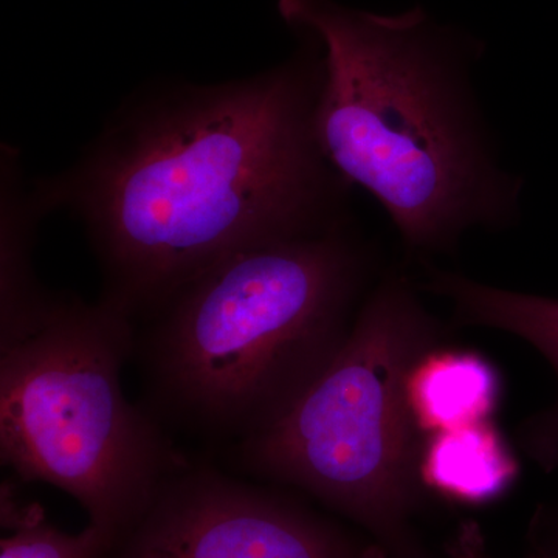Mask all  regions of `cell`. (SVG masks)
Segmentation results:
<instances>
[{"instance_id":"cell-1","label":"cell","mask_w":558,"mask_h":558,"mask_svg":"<svg viewBox=\"0 0 558 558\" xmlns=\"http://www.w3.org/2000/svg\"><path fill=\"white\" fill-rule=\"evenodd\" d=\"M220 83L163 80L121 100L100 132L32 196L78 219L102 275V303L148 318L234 253L347 218L351 186L319 149L322 50Z\"/></svg>"},{"instance_id":"cell-2","label":"cell","mask_w":558,"mask_h":558,"mask_svg":"<svg viewBox=\"0 0 558 558\" xmlns=\"http://www.w3.org/2000/svg\"><path fill=\"white\" fill-rule=\"evenodd\" d=\"M278 13L322 50L323 156L379 202L407 248L444 252L470 230L515 220L521 182L502 168L470 83L478 40L421 7L388 16L278 0Z\"/></svg>"},{"instance_id":"cell-3","label":"cell","mask_w":558,"mask_h":558,"mask_svg":"<svg viewBox=\"0 0 558 558\" xmlns=\"http://www.w3.org/2000/svg\"><path fill=\"white\" fill-rule=\"evenodd\" d=\"M369 277L347 218L209 267L137 333L149 413L238 444L271 427L339 354Z\"/></svg>"},{"instance_id":"cell-4","label":"cell","mask_w":558,"mask_h":558,"mask_svg":"<svg viewBox=\"0 0 558 558\" xmlns=\"http://www.w3.org/2000/svg\"><path fill=\"white\" fill-rule=\"evenodd\" d=\"M442 339L409 279H381L328 369L271 427L238 444L242 468L317 498L391 558H427L413 527L425 438L411 417L407 381Z\"/></svg>"},{"instance_id":"cell-5","label":"cell","mask_w":558,"mask_h":558,"mask_svg":"<svg viewBox=\"0 0 558 558\" xmlns=\"http://www.w3.org/2000/svg\"><path fill=\"white\" fill-rule=\"evenodd\" d=\"M135 343L126 315L62 295L38 332L0 351L3 464L75 498L116 545L189 468L159 418L124 396Z\"/></svg>"},{"instance_id":"cell-6","label":"cell","mask_w":558,"mask_h":558,"mask_svg":"<svg viewBox=\"0 0 558 558\" xmlns=\"http://www.w3.org/2000/svg\"><path fill=\"white\" fill-rule=\"evenodd\" d=\"M363 545L290 498L189 465L109 558H355Z\"/></svg>"},{"instance_id":"cell-7","label":"cell","mask_w":558,"mask_h":558,"mask_svg":"<svg viewBox=\"0 0 558 558\" xmlns=\"http://www.w3.org/2000/svg\"><path fill=\"white\" fill-rule=\"evenodd\" d=\"M425 289L453 304L459 322L512 333L549 363L558 385V300L484 284L464 275L428 270ZM521 449L545 472L558 470V387L546 409L520 428Z\"/></svg>"},{"instance_id":"cell-8","label":"cell","mask_w":558,"mask_h":558,"mask_svg":"<svg viewBox=\"0 0 558 558\" xmlns=\"http://www.w3.org/2000/svg\"><path fill=\"white\" fill-rule=\"evenodd\" d=\"M16 149L3 148L2 238H0V351L43 328L58 296L40 286L33 270V240L44 213L25 190Z\"/></svg>"},{"instance_id":"cell-9","label":"cell","mask_w":558,"mask_h":558,"mask_svg":"<svg viewBox=\"0 0 558 558\" xmlns=\"http://www.w3.org/2000/svg\"><path fill=\"white\" fill-rule=\"evenodd\" d=\"M407 398L414 425L427 438L492 421L501 398V380L478 352L440 343L414 363Z\"/></svg>"},{"instance_id":"cell-10","label":"cell","mask_w":558,"mask_h":558,"mask_svg":"<svg viewBox=\"0 0 558 558\" xmlns=\"http://www.w3.org/2000/svg\"><path fill=\"white\" fill-rule=\"evenodd\" d=\"M519 475V461L492 421L435 433L422 447V486L459 505L495 501Z\"/></svg>"},{"instance_id":"cell-11","label":"cell","mask_w":558,"mask_h":558,"mask_svg":"<svg viewBox=\"0 0 558 558\" xmlns=\"http://www.w3.org/2000/svg\"><path fill=\"white\" fill-rule=\"evenodd\" d=\"M2 520L13 534L0 539V558H109L116 538L90 524L80 534L51 526L43 509H20L3 492Z\"/></svg>"},{"instance_id":"cell-12","label":"cell","mask_w":558,"mask_h":558,"mask_svg":"<svg viewBox=\"0 0 558 558\" xmlns=\"http://www.w3.org/2000/svg\"><path fill=\"white\" fill-rule=\"evenodd\" d=\"M527 539L529 556L558 558V499L546 502L535 512Z\"/></svg>"},{"instance_id":"cell-13","label":"cell","mask_w":558,"mask_h":558,"mask_svg":"<svg viewBox=\"0 0 558 558\" xmlns=\"http://www.w3.org/2000/svg\"><path fill=\"white\" fill-rule=\"evenodd\" d=\"M447 558H492L487 549L483 529L476 521L459 524L453 537L446 545Z\"/></svg>"},{"instance_id":"cell-14","label":"cell","mask_w":558,"mask_h":558,"mask_svg":"<svg viewBox=\"0 0 558 558\" xmlns=\"http://www.w3.org/2000/svg\"><path fill=\"white\" fill-rule=\"evenodd\" d=\"M355 558H391L385 553L384 549L380 548L376 543L369 542L366 545H363V548L360 549L357 557ZM447 558V557H446Z\"/></svg>"}]
</instances>
